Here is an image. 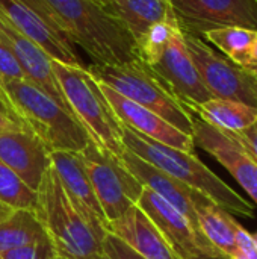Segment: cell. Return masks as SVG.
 Masks as SVG:
<instances>
[{
  "mask_svg": "<svg viewBox=\"0 0 257 259\" xmlns=\"http://www.w3.org/2000/svg\"><path fill=\"white\" fill-rule=\"evenodd\" d=\"M74 46L82 47L92 64L120 65L141 59L129 30L114 18L101 0H39Z\"/></svg>",
  "mask_w": 257,
  "mask_h": 259,
  "instance_id": "obj_1",
  "label": "cell"
},
{
  "mask_svg": "<svg viewBox=\"0 0 257 259\" xmlns=\"http://www.w3.org/2000/svg\"><path fill=\"white\" fill-rule=\"evenodd\" d=\"M123 144L138 158L204 194L226 212L245 219L254 217V205L217 176L195 153L165 146L126 126H123Z\"/></svg>",
  "mask_w": 257,
  "mask_h": 259,
  "instance_id": "obj_2",
  "label": "cell"
},
{
  "mask_svg": "<svg viewBox=\"0 0 257 259\" xmlns=\"http://www.w3.org/2000/svg\"><path fill=\"white\" fill-rule=\"evenodd\" d=\"M35 214L53 253L64 259H95L103 255V238L67 196L56 171L50 167L38 190Z\"/></svg>",
  "mask_w": 257,
  "mask_h": 259,
  "instance_id": "obj_3",
  "label": "cell"
},
{
  "mask_svg": "<svg viewBox=\"0 0 257 259\" xmlns=\"http://www.w3.org/2000/svg\"><path fill=\"white\" fill-rule=\"evenodd\" d=\"M0 88L21 123L50 152H82L91 138L76 117L27 79L0 80Z\"/></svg>",
  "mask_w": 257,
  "mask_h": 259,
  "instance_id": "obj_4",
  "label": "cell"
},
{
  "mask_svg": "<svg viewBox=\"0 0 257 259\" xmlns=\"http://www.w3.org/2000/svg\"><path fill=\"white\" fill-rule=\"evenodd\" d=\"M52 68L71 114L88 132L91 141L101 153L120 161L126 150L123 124L103 96L98 82L85 67L67 65L52 59Z\"/></svg>",
  "mask_w": 257,
  "mask_h": 259,
  "instance_id": "obj_5",
  "label": "cell"
},
{
  "mask_svg": "<svg viewBox=\"0 0 257 259\" xmlns=\"http://www.w3.org/2000/svg\"><path fill=\"white\" fill-rule=\"evenodd\" d=\"M85 68L97 82L156 112L170 124L192 137L191 112L173 96L167 85L142 59L120 65L91 64Z\"/></svg>",
  "mask_w": 257,
  "mask_h": 259,
  "instance_id": "obj_6",
  "label": "cell"
},
{
  "mask_svg": "<svg viewBox=\"0 0 257 259\" xmlns=\"http://www.w3.org/2000/svg\"><path fill=\"white\" fill-rule=\"evenodd\" d=\"M197 71L214 99L235 100L257 108V73L218 53L201 36L182 32Z\"/></svg>",
  "mask_w": 257,
  "mask_h": 259,
  "instance_id": "obj_7",
  "label": "cell"
},
{
  "mask_svg": "<svg viewBox=\"0 0 257 259\" xmlns=\"http://www.w3.org/2000/svg\"><path fill=\"white\" fill-rule=\"evenodd\" d=\"M77 155L108 223L123 217L136 205L142 185L118 159L101 153L92 141Z\"/></svg>",
  "mask_w": 257,
  "mask_h": 259,
  "instance_id": "obj_8",
  "label": "cell"
},
{
  "mask_svg": "<svg viewBox=\"0 0 257 259\" xmlns=\"http://www.w3.org/2000/svg\"><path fill=\"white\" fill-rule=\"evenodd\" d=\"M0 12L52 59L85 67L74 46L55 24L39 0H0Z\"/></svg>",
  "mask_w": 257,
  "mask_h": 259,
  "instance_id": "obj_9",
  "label": "cell"
},
{
  "mask_svg": "<svg viewBox=\"0 0 257 259\" xmlns=\"http://www.w3.org/2000/svg\"><path fill=\"white\" fill-rule=\"evenodd\" d=\"M182 32L203 36L217 27L257 30L256 0H170Z\"/></svg>",
  "mask_w": 257,
  "mask_h": 259,
  "instance_id": "obj_10",
  "label": "cell"
},
{
  "mask_svg": "<svg viewBox=\"0 0 257 259\" xmlns=\"http://www.w3.org/2000/svg\"><path fill=\"white\" fill-rule=\"evenodd\" d=\"M136 205L156 225L182 259H224L180 211L151 190L142 187Z\"/></svg>",
  "mask_w": 257,
  "mask_h": 259,
  "instance_id": "obj_11",
  "label": "cell"
},
{
  "mask_svg": "<svg viewBox=\"0 0 257 259\" xmlns=\"http://www.w3.org/2000/svg\"><path fill=\"white\" fill-rule=\"evenodd\" d=\"M147 65L183 106L200 105L214 99L189 56L182 29L171 36L161 55Z\"/></svg>",
  "mask_w": 257,
  "mask_h": 259,
  "instance_id": "obj_12",
  "label": "cell"
},
{
  "mask_svg": "<svg viewBox=\"0 0 257 259\" xmlns=\"http://www.w3.org/2000/svg\"><path fill=\"white\" fill-rule=\"evenodd\" d=\"M192 140L206 153L215 158L257 205V162L227 132L206 123L192 114Z\"/></svg>",
  "mask_w": 257,
  "mask_h": 259,
  "instance_id": "obj_13",
  "label": "cell"
},
{
  "mask_svg": "<svg viewBox=\"0 0 257 259\" xmlns=\"http://www.w3.org/2000/svg\"><path fill=\"white\" fill-rule=\"evenodd\" d=\"M0 39L9 53L17 61L24 77L45 91L68 112L70 108L58 83L52 68V58L30 38L23 35L2 12H0Z\"/></svg>",
  "mask_w": 257,
  "mask_h": 259,
  "instance_id": "obj_14",
  "label": "cell"
},
{
  "mask_svg": "<svg viewBox=\"0 0 257 259\" xmlns=\"http://www.w3.org/2000/svg\"><path fill=\"white\" fill-rule=\"evenodd\" d=\"M98 87H100L103 96L106 97L108 103L111 105L114 114L117 115L118 121L123 126H126L144 137H148L158 143H162L165 146H171L174 149H179V150H183L188 153H194L195 144H194V140L191 135L179 131L177 127L170 124L167 120H164L156 112L129 100L127 97L118 94L112 88H109L100 82H98Z\"/></svg>",
  "mask_w": 257,
  "mask_h": 259,
  "instance_id": "obj_15",
  "label": "cell"
},
{
  "mask_svg": "<svg viewBox=\"0 0 257 259\" xmlns=\"http://www.w3.org/2000/svg\"><path fill=\"white\" fill-rule=\"evenodd\" d=\"M120 162L130 171V175L135 176V179L145 188L156 193L159 197L167 200L170 205H173L177 211H180L191 225L201 234L198 226V217H197V208L211 199H208L204 194L198 193L197 190L185 185L183 182L174 179L173 176L164 173L162 170L153 167L151 164L145 162L144 159L138 158L127 149L124 150ZM203 235V234H201ZM204 237V235H203Z\"/></svg>",
  "mask_w": 257,
  "mask_h": 259,
  "instance_id": "obj_16",
  "label": "cell"
},
{
  "mask_svg": "<svg viewBox=\"0 0 257 259\" xmlns=\"http://www.w3.org/2000/svg\"><path fill=\"white\" fill-rule=\"evenodd\" d=\"M48 147L26 126L0 134V159L33 191L52 167Z\"/></svg>",
  "mask_w": 257,
  "mask_h": 259,
  "instance_id": "obj_17",
  "label": "cell"
},
{
  "mask_svg": "<svg viewBox=\"0 0 257 259\" xmlns=\"http://www.w3.org/2000/svg\"><path fill=\"white\" fill-rule=\"evenodd\" d=\"M50 159L70 200L98 234L106 235L108 222L79 155L73 152H52Z\"/></svg>",
  "mask_w": 257,
  "mask_h": 259,
  "instance_id": "obj_18",
  "label": "cell"
},
{
  "mask_svg": "<svg viewBox=\"0 0 257 259\" xmlns=\"http://www.w3.org/2000/svg\"><path fill=\"white\" fill-rule=\"evenodd\" d=\"M108 232L123 240L144 259H182L138 205L108 223Z\"/></svg>",
  "mask_w": 257,
  "mask_h": 259,
  "instance_id": "obj_19",
  "label": "cell"
},
{
  "mask_svg": "<svg viewBox=\"0 0 257 259\" xmlns=\"http://www.w3.org/2000/svg\"><path fill=\"white\" fill-rule=\"evenodd\" d=\"M106 11L117 18L138 42L151 26L177 20L170 0H101Z\"/></svg>",
  "mask_w": 257,
  "mask_h": 259,
  "instance_id": "obj_20",
  "label": "cell"
},
{
  "mask_svg": "<svg viewBox=\"0 0 257 259\" xmlns=\"http://www.w3.org/2000/svg\"><path fill=\"white\" fill-rule=\"evenodd\" d=\"M206 123L224 132H238L251 126L257 120V108L235 100L211 99L200 105L185 106Z\"/></svg>",
  "mask_w": 257,
  "mask_h": 259,
  "instance_id": "obj_21",
  "label": "cell"
},
{
  "mask_svg": "<svg viewBox=\"0 0 257 259\" xmlns=\"http://www.w3.org/2000/svg\"><path fill=\"white\" fill-rule=\"evenodd\" d=\"M197 217L204 238L221 253L223 258H233L236 252L233 215L209 200L197 208Z\"/></svg>",
  "mask_w": 257,
  "mask_h": 259,
  "instance_id": "obj_22",
  "label": "cell"
},
{
  "mask_svg": "<svg viewBox=\"0 0 257 259\" xmlns=\"http://www.w3.org/2000/svg\"><path fill=\"white\" fill-rule=\"evenodd\" d=\"M256 33L257 30L229 26L211 29L204 32L201 38H204L211 46H215L226 58H229L235 64L257 73L256 65L251 61V46Z\"/></svg>",
  "mask_w": 257,
  "mask_h": 259,
  "instance_id": "obj_23",
  "label": "cell"
},
{
  "mask_svg": "<svg viewBox=\"0 0 257 259\" xmlns=\"http://www.w3.org/2000/svg\"><path fill=\"white\" fill-rule=\"evenodd\" d=\"M44 238L47 237L35 211L12 209L0 222V255Z\"/></svg>",
  "mask_w": 257,
  "mask_h": 259,
  "instance_id": "obj_24",
  "label": "cell"
},
{
  "mask_svg": "<svg viewBox=\"0 0 257 259\" xmlns=\"http://www.w3.org/2000/svg\"><path fill=\"white\" fill-rule=\"evenodd\" d=\"M0 202L11 209L36 208V191L30 190L2 159H0Z\"/></svg>",
  "mask_w": 257,
  "mask_h": 259,
  "instance_id": "obj_25",
  "label": "cell"
},
{
  "mask_svg": "<svg viewBox=\"0 0 257 259\" xmlns=\"http://www.w3.org/2000/svg\"><path fill=\"white\" fill-rule=\"evenodd\" d=\"M53 249L47 238L35 241L32 244L8 250L0 255V259H50Z\"/></svg>",
  "mask_w": 257,
  "mask_h": 259,
  "instance_id": "obj_26",
  "label": "cell"
},
{
  "mask_svg": "<svg viewBox=\"0 0 257 259\" xmlns=\"http://www.w3.org/2000/svg\"><path fill=\"white\" fill-rule=\"evenodd\" d=\"M236 252L232 259H257V243L254 237L236 220L233 223Z\"/></svg>",
  "mask_w": 257,
  "mask_h": 259,
  "instance_id": "obj_27",
  "label": "cell"
},
{
  "mask_svg": "<svg viewBox=\"0 0 257 259\" xmlns=\"http://www.w3.org/2000/svg\"><path fill=\"white\" fill-rule=\"evenodd\" d=\"M103 255L108 259H144L111 232H108L103 238Z\"/></svg>",
  "mask_w": 257,
  "mask_h": 259,
  "instance_id": "obj_28",
  "label": "cell"
},
{
  "mask_svg": "<svg viewBox=\"0 0 257 259\" xmlns=\"http://www.w3.org/2000/svg\"><path fill=\"white\" fill-rule=\"evenodd\" d=\"M5 79H26L14 56L0 39V80Z\"/></svg>",
  "mask_w": 257,
  "mask_h": 259,
  "instance_id": "obj_29",
  "label": "cell"
},
{
  "mask_svg": "<svg viewBox=\"0 0 257 259\" xmlns=\"http://www.w3.org/2000/svg\"><path fill=\"white\" fill-rule=\"evenodd\" d=\"M230 137H233L257 162V120L248 127L238 131V132H227Z\"/></svg>",
  "mask_w": 257,
  "mask_h": 259,
  "instance_id": "obj_30",
  "label": "cell"
},
{
  "mask_svg": "<svg viewBox=\"0 0 257 259\" xmlns=\"http://www.w3.org/2000/svg\"><path fill=\"white\" fill-rule=\"evenodd\" d=\"M20 126H24V124L14 112L11 103L8 102L5 93L0 88V134H3L5 131H9L12 127H20Z\"/></svg>",
  "mask_w": 257,
  "mask_h": 259,
  "instance_id": "obj_31",
  "label": "cell"
},
{
  "mask_svg": "<svg viewBox=\"0 0 257 259\" xmlns=\"http://www.w3.org/2000/svg\"><path fill=\"white\" fill-rule=\"evenodd\" d=\"M251 61H253V64L256 65L257 68V33L254 41H253V46H251Z\"/></svg>",
  "mask_w": 257,
  "mask_h": 259,
  "instance_id": "obj_32",
  "label": "cell"
},
{
  "mask_svg": "<svg viewBox=\"0 0 257 259\" xmlns=\"http://www.w3.org/2000/svg\"><path fill=\"white\" fill-rule=\"evenodd\" d=\"M11 211H12L11 208H8L6 205H3V203L0 202V222H2L6 215H9V214H11Z\"/></svg>",
  "mask_w": 257,
  "mask_h": 259,
  "instance_id": "obj_33",
  "label": "cell"
},
{
  "mask_svg": "<svg viewBox=\"0 0 257 259\" xmlns=\"http://www.w3.org/2000/svg\"><path fill=\"white\" fill-rule=\"evenodd\" d=\"M52 259H64V258H61V256H58V255H55V253H53ZM95 259H108V258H106L105 255H101V256H98V258H95Z\"/></svg>",
  "mask_w": 257,
  "mask_h": 259,
  "instance_id": "obj_34",
  "label": "cell"
},
{
  "mask_svg": "<svg viewBox=\"0 0 257 259\" xmlns=\"http://www.w3.org/2000/svg\"><path fill=\"white\" fill-rule=\"evenodd\" d=\"M253 237H254V240H256V243H257V234L256 235H253Z\"/></svg>",
  "mask_w": 257,
  "mask_h": 259,
  "instance_id": "obj_35",
  "label": "cell"
},
{
  "mask_svg": "<svg viewBox=\"0 0 257 259\" xmlns=\"http://www.w3.org/2000/svg\"><path fill=\"white\" fill-rule=\"evenodd\" d=\"M52 256H53V255H52ZM50 259H52V258H50Z\"/></svg>",
  "mask_w": 257,
  "mask_h": 259,
  "instance_id": "obj_36",
  "label": "cell"
},
{
  "mask_svg": "<svg viewBox=\"0 0 257 259\" xmlns=\"http://www.w3.org/2000/svg\"><path fill=\"white\" fill-rule=\"evenodd\" d=\"M256 2H257V0H256Z\"/></svg>",
  "mask_w": 257,
  "mask_h": 259,
  "instance_id": "obj_37",
  "label": "cell"
}]
</instances>
